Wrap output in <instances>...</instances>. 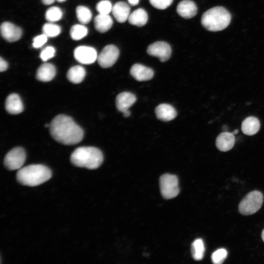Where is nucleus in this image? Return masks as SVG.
<instances>
[{"mask_svg": "<svg viewBox=\"0 0 264 264\" xmlns=\"http://www.w3.org/2000/svg\"><path fill=\"white\" fill-rule=\"evenodd\" d=\"M130 5L135 6L138 4L139 0H128Z\"/></svg>", "mask_w": 264, "mask_h": 264, "instance_id": "f704fd0d", "label": "nucleus"}, {"mask_svg": "<svg viewBox=\"0 0 264 264\" xmlns=\"http://www.w3.org/2000/svg\"><path fill=\"white\" fill-rule=\"evenodd\" d=\"M123 113L124 117H128L131 115V112L129 110H125Z\"/></svg>", "mask_w": 264, "mask_h": 264, "instance_id": "e433bc0d", "label": "nucleus"}, {"mask_svg": "<svg viewBox=\"0 0 264 264\" xmlns=\"http://www.w3.org/2000/svg\"><path fill=\"white\" fill-rule=\"evenodd\" d=\"M156 117L163 121L167 122L173 120L176 116V110L171 105L162 104L158 105L155 110Z\"/></svg>", "mask_w": 264, "mask_h": 264, "instance_id": "a211bd4d", "label": "nucleus"}, {"mask_svg": "<svg viewBox=\"0 0 264 264\" xmlns=\"http://www.w3.org/2000/svg\"><path fill=\"white\" fill-rule=\"evenodd\" d=\"M75 59L82 64H91L97 60V53L95 48L88 46H79L74 51Z\"/></svg>", "mask_w": 264, "mask_h": 264, "instance_id": "9d476101", "label": "nucleus"}, {"mask_svg": "<svg viewBox=\"0 0 264 264\" xmlns=\"http://www.w3.org/2000/svg\"><path fill=\"white\" fill-rule=\"evenodd\" d=\"M173 0H149L151 5L158 9H165L172 3Z\"/></svg>", "mask_w": 264, "mask_h": 264, "instance_id": "7c9ffc66", "label": "nucleus"}, {"mask_svg": "<svg viewBox=\"0 0 264 264\" xmlns=\"http://www.w3.org/2000/svg\"><path fill=\"white\" fill-rule=\"evenodd\" d=\"M136 100L135 95L130 92L119 93L116 98V106L117 110L122 112L129 110Z\"/></svg>", "mask_w": 264, "mask_h": 264, "instance_id": "ddd939ff", "label": "nucleus"}, {"mask_svg": "<svg viewBox=\"0 0 264 264\" xmlns=\"http://www.w3.org/2000/svg\"><path fill=\"white\" fill-rule=\"evenodd\" d=\"M205 247L204 242L202 239L195 240L192 244V253L193 258L195 260H201L204 256Z\"/></svg>", "mask_w": 264, "mask_h": 264, "instance_id": "b1692460", "label": "nucleus"}, {"mask_svg": "<svg viewBox=\"0 0 264 264\" xmlns=\"http://www.w3.org/2000/svg\"><path fill=\"white\" fill-rule=\"evenodd\" d=\"M227 255V251L224 248H220L215 251L212 255L211 259L213 263L221 264Z\"/></svg>", "mask_w": 264, "mask_h": 264, "instance_id": "c85d7f7f", "label": "nucleus"}, {"mask_svg": "<svg viewBox=\"0 0 264 264\" xmlns=\"http://www.w3.org/2000/svg\"><path fill=\"white\" fill-rule=\"evenodd\" d=\"M148 20L146 11L142 8H138L130 14L128 21L132 25L142 26L146 24Z\"/></svg>", "mask_w": 264, "mask_h": 264, "instance_id": "4be33fe9", "label": "nucleus"}, {"mask_svg": "<svg viewBox=\"0 0 264 264\" xmlns=\"http://www.w3.org/2000/svg\"><path fill=\"white\" fill-rule=\"evenodd\" d=\"M59 2H63L64 1H65L66 0H57Z\"/></svg>", "mask_w": 264, "mask_h": 264, "instance_id": "ea45409f", "label": "nucleus"}, {"mask_svg": "<svg viewBox=\"0 0 264 264\" xmlns=\"http://www.w3.org/2000/svg\"><path fill=\"white\" fill-rule=\"evenodd\" d=\"M63 12L61 9L57 6H52L48 8L45 14L47 21L50 22H54L59 21L62 17Z\"/></svg>", "mask_w": 264, "mask_h": 264, "instance_id": "bb28decb", "label": "nucleus"}, {"mask_svg": "<svg viewBox=\"0 0 264 264\" xmlns=\"http://www.w3.org/2000/svg\"><path fill=\"white\" fill-rule=\"evenodd\" d=\"M119 55V51L114 45L106 46L98 55L99 65L103 68H108L112 66L116 62Z\"/></svg>", "mask_w": 264, "mask_h": 264, "instance_id": "6e6552de", "label": "nucleus"}, {"mask_svg": "<svg viewBox=\"0 0 264 264\" xmlns=\"http://www.w3.org/2000/svg\"><path fill=\"white\" fill-rule=\"evenodd\" d=\"M5 109L12 114L21 113L23 110L22 102L20 96L16 93H12L7 96L5 101Z\"/></svg>", "mask_w": 264, "mask_h": 264, "instance_id": "dca6fc26", "label": "nucleus"}, {"mask_svg": "<svg viewBox=\"0 0 264 264\" xmlns=\"http://www.w3.org/2000/svg\"><path fill=\"white\" fill-rule=\"evenodd\" d=\"M76 13L78 20L81 23H88L91 20V11L86 6H78L76 9Z\"/></svg>", "mask_w": 264, "mask_h": 264, "instance_id": "393cba45", "label": "nucleus"}, {"mask_svg": "<svg viewBox=\"0 0 264 264\" xmlns=\"http://www.w3.org/2000/svg\"><path fill=\"white\" fill-rule=\"evenodd\" d=\"M52 137L65 145H74L83 139L84 132L69 116L60 114L56 116L49 126Z\"/></svg>", "mask_w": 264, "mask_h": 264, "instance_id": "f257e3e1", "label": "nucleus"}, {"mask_svg": "<svg viewBox=\"0 0 264 264\" xmlns=\"http://www.w3.org/2000/svg\"><path fill=\"white\" fill-rule=\"evenodd\" d=\"M25 158L26 154L24 149L21 147H16L6 154L4 159V164L8 170H19L22 168Z\"/></svg>", "mask_w": 264, "mask_h": 264, "instance_id": "0eeeda50", "label": "nucleus"}, {"mask_svg": "<svg viewBox=\"0 0 264 264\" xmlns=\"http://www.w3.org/2000/svg\"><path fill=\"white\" fill-rule=\"evenodd\" d=\"M238 130H234V131H233V133L234 134H236L238 133Z\"/></svg>", "mask_w": 264, "mask_h": 264, "instance_id": "58836bf2", "label": "nucleus"}, {"mask_svg": "<svg viewBox=\"0 0 264 264\" xmlns=\"http://www.w3.org/2000/svg\"><path fill=\"white\" fill-rule=\"evenodd\" d=\"M47 37L44 34L35 37L33 40V46L35 48L42 47L47 42Z\"/></svg>", "mask_w": 264, "mask_h": 264, "instance_id": "473e14b6", "label": "nucleus"}, {"mask_svg": "<svg viewBox=\"0 0 264 264\" xmlns=\"http://www.w3.org/2000/svg\"><path fill=\"white\" fill-rule=\"evenodd\" d=\"M147 52L149 55L157 57L161 62H164L170 58L172 50L168 43L158 41L150 44Z\"/></svg>", "mask_w": 264, "mask_h": 264, "instance_id": "1a4fd4ad", "label": "nucleus"}, {"mask_svg": "<svg viewBox=\"0 0 264 264\" xmlns=\"http://www.w3.org/2000/svg\"><path fill=\"white\" fill-rule=\"evenodd\" d=\"M263 202V196L261 192L258 191L251 192L240 203L239 210L243 215H252L260 209Z\"/></svg>", "mask_w": 264, "mask_h": 264, "instance_id": "39448f33", "label": "nucleus"}, {"mask_svg": "<svg viewBox=\"0 0 264 264\" xmlns=\"http://www.w3.org/2000/svg\"><path fill=\"white\" fill-rule=\"evenodd\" d=\"M233 133L224 132L217 137L216 145L217 148L221 152H226L231 150L234 145L235 139Z\"/></svg>", "mask_w": 264, "mask_h": 264, "instance_id": "f3484780", "label": "nucleus"}, {"mask_svg": "<svg viewBox=\"0 0 264 264\" xmlns=\"http://www.w3.org/2000/svg\"><path fill=\"white\" fill-rule=\"evenodd\" d=\"M55 0H42L43 4L44 5H50L54 2Z\"/></svg>", "mask_w": 264, "mask_h": 264, "instance_id": "c9c22d12", "label": "nucleus"}, {"mask_svg": "<svg viewBox=\"0 0 264 264\" xmlns=\"http://www.w3.org/2000/svg\"><path fill=\"white\" fill-rule=\"evenodd\" d=\"M96 8L99 14H109L112 10V6L110 1L104 0L97 4Z\"/></svg>", "mask_w": 264, "mask_h": 264, "instance_id": "c756f323", "label": "nucleus"}, {"mask_svg": "<svg viewBox=\"0 0 264 264\" xmlns=\"http://www.w3.org/2000/svg\"><path fill=\"white\" fill-rule=\"evenodd\" d=\"M55 75V66L50 63H44L38 68L36 73V78L42 82H49L54 78Z\"/></svg>", "mask_w": 264, "mask_h": 264, "instance_id": "6ab92c4d", "label": "nucleus"}, {"mask_svg": "<svg viewBox=\"0 0 264 264\" xmlns=\"http://www.w3.org/2000/svg\"><path fill=\"white\" fill-rule=\"evenodd\" d=\"M61 31L60 26L52 23H46L43 26V32L48 37H54L59 35Z\"/></svg>", "mask_w": 264, "mask_h": 264, "instance_id": "cd10ccee", "label": "nucleus"}, {"mask_svg": "<svg viewBox=\"0 0 264 264\" xmlns=\"http://www.w3.org/2000/svg\"><path fill=\"white\" fill-rule=\"evenodd\" d=\"M262 238L263 241L264 242V230L263 231V232L262 233Z\"/></svg>", "mask_w": 264, "mask_h": 264, "instance_id": "4c0bfd02", "label": "nucleus"}, {"mask_svg": "<svg viewBox=\"0 0 264 264\" xmlns=\"http://www.w3.org/2000/svg\"><path fill=\"white\" fill-rule=\"evenodd\" d=\"M70 161L77 167L95 169L102 164L103 155L101 151L95 147H81L72 153Z\"/></svg>", "mask_w": 264, "mask_h": 264, "instance_id": "7ed1b4c3", "label": "nucleus"}, {"mask_svg": "<svg viewBox=\"0 0 264 264\" xmlns=\"http://www.w3.org/2000/svg\"><path fill=\"white\" fill-rule=\"evenodd\" d=\"M8 65V63L1 57L0 59V70L3 72L7 70Z\"/></svg>", "mask_w": 264, "mask_h": 264, "instance_id": "72a5a7b5", "label": "nucleus"}, {"mask_svg": "<svg viewBox=\"0 0 264 264\" xmlns=\"http://www.w3.org/2000/svg\"><path fill=\"white\" fill-rule=\"evenodd\" d=\"M231 20V15L227 10L222 6H216L203 14L201 23L206 30L215 32L226 28Z\"/></svg>", "mask_w": 264, "mask_h": 264, "instance_id": "20e7f679", "label": "nucleus"}, {"mask_svg": "<svg viewBox=\"0 0 264 264\" xmlns=\"http://www.w3.org/2000/svg\"><path fill=\"white\" fill-rule=\"evenodd\" d=\"M88 32V28L82 24L73 25L70 30V35L74 40H79L87 36Z\"/></svg>", "mask_w": 264, "mask_h": 264, "instance_id": "a878e982", "label": "nucleus"}, {"mask_svg": "<svg viewBox=\"0 0 264 264\" xmlns=\"http://www.w3.org/2000/svg\"><path fill=\"white\" fill-rule=\"evenodd\" d=\"M55 49L51 46H48L44 48L40 54V58L44 61H46L55 55Z\"/></svg>", "mask_w": 264, "mask_h": 264, "instance_id": "2f4dec72", "label": "nucleus"}, {"mask_svg": "<svg viewBox=\"0 0 264 264\" xmlns=\"http://www.w3.org/2000/svg\"><path fill=\"white\" fill-rule=\"evenodd\" d=\"M86 75L85 68L81 66H75L69 69L66 77L72 83L79 84L83 81Z\"/></svg>", "mask_w": 264, "mask_h": 264, "instance_id": "5701e85b", "label": "nucleus"}, {"mask_svg": "<svg viewBox=\"0 0 264 264\" xmlns=\"http://www.w3.org/2000/svg\"><path fill=\"white\" fill-rule=\"evenodd\" d=\"M1 36L9 42L19 40L22 35L21 28L9 22H4L0 25Z\"/></svg>", "mask_w": 264, "mask_h": 264, "instance_id": "9b49d317", "label": "nucleus"}, {"mask_svg": "<svg viewBox=\"0 0 264 264\" xmlns=\"http://www.w3.org/2000/svg\"><path fill=\"white\" fill-rule=\"evenodd\" d=\"M131 75L138 81L151 80L154 76V71L141 64H134L130 69Z\"/></svg>", "mask_w": 264, "mask_h": 264, "instance_id": "f8f14e48", "label": "nucleus"}, {"mask_svg": "<svg viewBox=\"0 0 264 264\" xmlns=\"http://www.w3.org/2000/svg\"><path fill=\"white\" fill-rule=\"evenodd\" d=\"M51 176V171L47 167L41 164H33L20 169L16 177L22 185L36 186L48 180Z\"/></svg>", "mask_w": 264, "mask_h": 264, "instance_id": "f03ea898", "label": "nucleus"}, {"mask_svg": "<svg viewBox=\"0 0 264 264\" xmlns=\"http://www.w3.org/2000/svg\"><path fill=\"white\" fill-rule=\"evenodd\" d=\"M198 8L195 2L190 0L180 1L176 7V11L179 16L185 19H191L197 13Z\"/></svg>", "mask_w": 264, "mask_h": 264, "instance_id": "4468645a", "label": "nucleus"}, {"mask_svg": "<svg viewBox=\"0 0 264 264\" xmlns=\"http://www.w3.org/2000/svg\"><path fill=\"white\" fill-rule=\"evenodd\" d=\"M159 183L160 191L164 198H173L178 194V180L176 176L164 174L160 177Z\"/></svg>", "mask_w": 264, "mask_h": 264, "instance_id": "423d86ee", "label": "nucleus"}, {"mask_svg": "<svg viewBox=\"0 0 264 264\" xmlns=\"http://www.w3.org/2000/svg\"><path fill=\"white\" fill-rule=\"evenodd\" d=\"M94 23L95 28L98 31L104 33L111 27L113 21L109 14H99L95 17Z\"/></svg>", "mask_w": 264, "mask_h": 264, "instance_id": "aec40b11", "label": "nucleus"}, {"mask_svg": "<svg viewBox=\"0 0 264 264\" xmlns=\"http://www.w3.org/2000/svg\"><path fill=\"white\" fill-rule=\"evenodd\" d=\"M111 12L115 20L119 22L123 23L128 20L130 7L126 2L119 1L112 6Z\"/></svg>", "mask_w": 264, "mask_h": 264, "instance_id": "2eb2a0df", "label": "nucleus"}, {"mask_svg": "<svg viewBox=\"0 0 264 264\" xmlns=\"http://www.w3.org/2000/svg\"><path fill=\"white\" fill-rule=\"evenodd\" d=\"M260 127L259 120L254 116H250L245 118L242 124V132L248 135L256 134L259 131Z\"/></svg>", "mask_w": 264, "mask_h": 264, "instance_id": "412c9836", "label": "nucleus"}]
</instances>
